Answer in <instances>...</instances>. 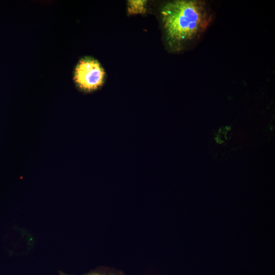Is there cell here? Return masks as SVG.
<instances>
[{
  "mask_svg": "<svg viewBox=\"0 0 275 275\" xmlns=\"http://www.w3.org/2000/svg\"><path fill=\"white\" fill-rule=\"evenodd\" d=\"M160 14L166 44L174 52L195 47L213 19L210 5L204 0L168 1Z\"/></svg>",
  "mask_w": 275,
  "mask_h": 275,
  "instance_id": "obj_1",
  "label": "cell"
},
{
  "mask_svg": "<svg viewBox=\"0 0 275 275\" xmlns=\"http://www.w3.org/2000/svg\"><path fill=\"white\" fill-rule=\"evenodd\" d=\"M104 76L105 72L98 61L86 57L77 64L74 79L80 89L85 92H91L102 86Z\"/></svg>",
  "mask_w": 275,
  "mask_h": 275,
  "instance_id": "obj_2",
  "label": "cell"
},
{
  "mask_svg": "<svg viewBox=\"0 0 275 275\" xmlns=\"http://www.w3.org/2000/svg\"><path fill=\"white\" fill-rule=\"evenodd\" d=\"M145 0H130L128 1L127 11L129 14H144L146 12Z\"/></svg>",
  "mask_w": 275,
  "mask_h": 275,
  "instance_id": "obj_3",
  "label": "cell"
},
{
  "mask_svg": "<svg viewBox=\"0 0 275 275\" xmlns=\"http://www.w3.org/2000/svg\"><path fill=\"white\" fill-rule=\"evenodd\" d=\"M87 275H104V274H100V273H90Z\"/></svg>",
  "mask_w": 275,
  "mask_h": 275,
  "instance_id": "obj_4",
  "label": "cell"
}]
</instances>
